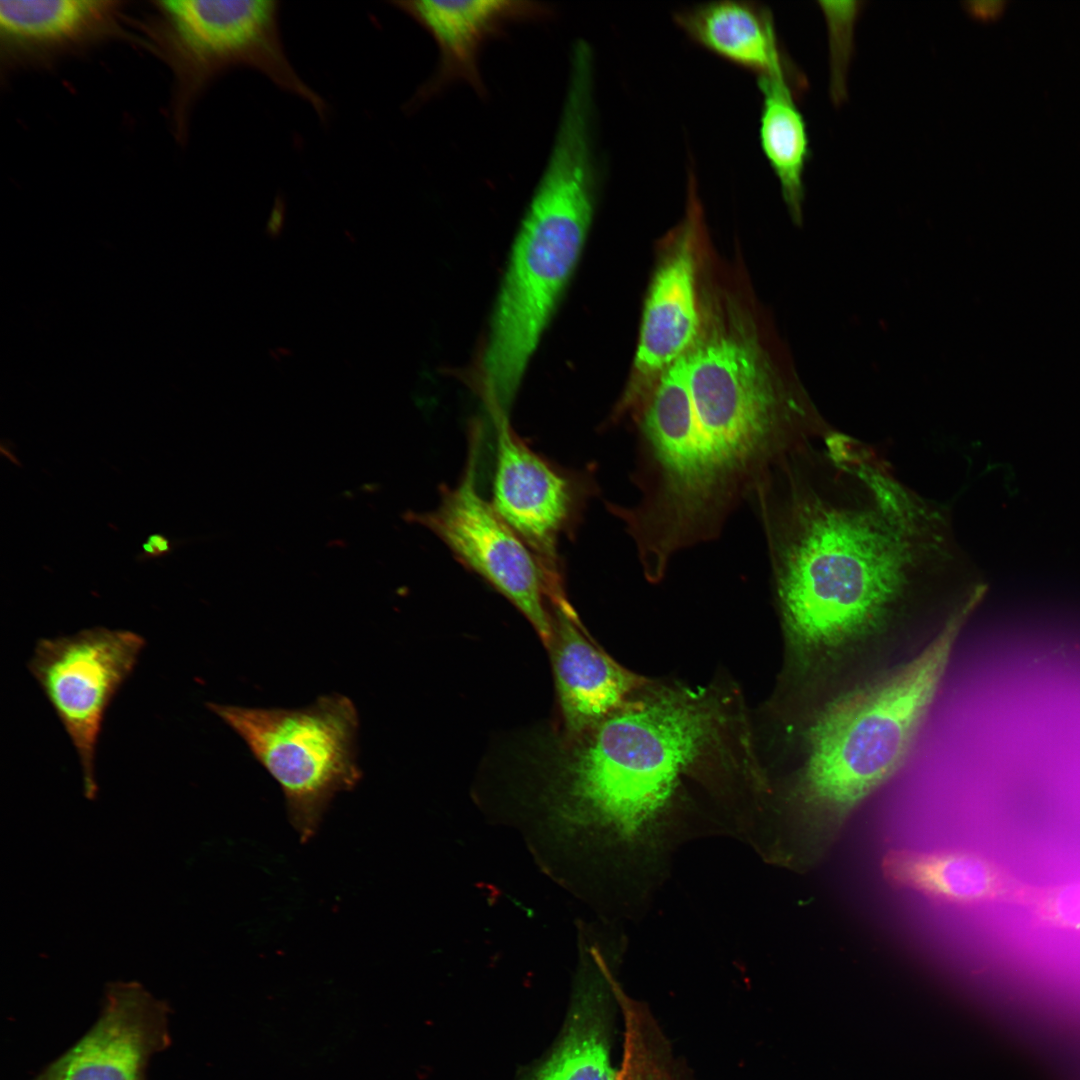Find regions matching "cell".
<instances>
[{"label":"cell","mask_w":1080,"mask_h":1080,"mask_svg":"<svg viewBox=\"0 0 1080 1080\" xmlns=\"http://www.w3.org/2000/svg\"><path fill=\"white\" fill-rule=\"evenodd\" d=\"M754 495L787 628L807 653L872 631L916 584L976 571L943 510L845 434L789 456Z\"/></svg>","instance_id":"6da1fadb"},{"label":"cell","mask_w":1080,"mask_h":1080,"mask_svg":"<svg viewBox=\"0 0 1080 1080\" xmlns=\"http://www.w3.org/2000/svg\"><path fill=\"white\" fill-rule=\"evenodd\" d=\"M593 120L584 104L562 108L521 219L481 360L479 388L492 416L507 415L589 233L599 187Z\"/></svg>","instance_id":"7a4b0ae2"},{"label":"cell","mask_w":1080,"mask_h":1080,"mask_svg":"<svg viewBox=\"0 0 1080 1080\" xmlns=\"http://www.w3.org/2000/svg\"><path fill=\"white\" fill-rule=\"evenodd\" d=\"M714 719L704 698L679 693L608 715L563 758L549 792L551 828L561 836L589 826L639 835L709 741Z\"/></svg>","instance_id":"3957f363"},{"label":"cell","mask_w":1080,"mask_h":1080,"mask_svg":"<svg viewBox=\"0 0 1080 1080\" xmlns=\"http://www.w3.org/2000/svg\"><path fill=\"white\" fill-rule=\"evenodd\" d=\"M975 606L954 610L914 659L819 716L802 779L804 801L815 813L842 821L903 764Z\"/></svg>","instance_id":"277c9868"},{"label":"cell","mask_w":1080,"mask_h":1080,"mask_svg":"<svg viewBox=\"0 0 1080 1080\" xmlns=\"http://www.w3.org/2000/svg\"><path fill=\"white\" fill-rule=\"evenodd\" d=\"M152 5L144 31L173 75L172 115L179 137L200 93L235 67L260 72L327 121V102L298 74L285 51L278 1L165 0Z\"/></svg>","instance_id":"5b68a950"},{"label":"cell","mask_w":1080,"mask_h":1080,"mask_svg":"<svg viewBox=\"0 0 1080 1080\" xmlns=\"http://www.w3.org/2000/svg\"><path fill=\"white\" fill-rule=\"evenodd\" d=\"M241 737L277 781L290 823L302 842L318 831L336 794L362 778L357 762L359 717L354 703L333 693L297 708L207 703Z\"/></svg>","instance_id":"8992f818"},{"label":"cell","mask_w":1080,"mask_h":1080,"mask_svg":"<svg viewBox=\"0 0 1080 1080\" xmlns=\"http://www.w3.org/2000/svg\"><path fill=\"white\" fill-rule=\"evenodd\" d=\"M145 639L129 630L93 627L37 641L28 669L77 752L84 793H97L95 756L113 697L132 673Z\"/></svg>","instance_id":"52a82bcc"},{"label":"cell","mask_w":1080,"mask_h":1080,"mask_svg":"<svg viewBox=\"0 0 1080 1080\" xmlns=\"http://www.w3.org/2000/svg\"><path fill=\"white\" fill-rule=\"evenodd\" d=\"M475 453L462 481L446 489L439 505L415 516L464 566L484 578L518 608L548 647L552 592L528 546L475 486Z\"/></svg>","instance_id":"ba28073f"},{"label":"cell","mask_w":1080,"mask_h":1080,"mask_svg":"<svg viewBox=\"0 0 1080 1080\" xmlns=\"http://www.w3.org/2000/svg\"><path fill=\"white\" fill-rule=\"evenodd\" d=\"M171 1009L136 982L107 985L90 1029L31 1080H146L171 1044Z\"/></svg>","instance_id":"9c48e42d"},{"label":"cell","mask_w":1080,"mask_h":1080,"mask_svg":"<svg viewBox=\"0 0 1080 1080\" xmlns=\"http://www.w3.org/2000/svg\"><path fill=\"white\" fill-rule=\"evenodd\" d=\"M495 422L492 506L534 554L550 588L563 590L557 546L576 515V484L529 448L507 418Z\"/></svg>","instance_id":"30bf717a"},{"label":"cell","mask_w":1080,"mask_h":1080,"mask_svg":"<svg viewBox=\"0 0 1080 1080\" xmlns=\"http://www.w3.org/2000/svg\"><path fill=\"white\" fill-rule=\"evenodd\" d=\"M688 217L673 251L659 266L645 301L633 376L621 401L624 412L639 404L663 372L689 352L699 325L694 240L698 231L697 179L688 175Z\"/></svg>","instance_id":"8fae6325"},{"label":"cell","mask_w":1080,"mask_h":1080,"mask_svg":"<svg viewBox=\"0 0 1080 1080\" xmlns=\"http://www.w3.org/2000/svg\"><path fill=\"white\" fill-rule=\"evenodd\" d=\"M391 5L412 18L435 41L439 60L432 76L408 102L416 109L445 88L463 82L480 96L486 88L479 69L485 45L519 22L543 20L553 15L545 3L508 0L391 1Z\"/></svg>","instance_id":"7c38bea8"},{"label":"cell","mask_w":1080,"mask_h":1080,"mask_svg":"<svg viewBox=\"0 0 1080 1080\" xmlns=\"http://www.w3.org/2000/svg\"><path fill=\"white\" fill-rule=\"evenodd\" d=\"M124 16L120 1H1L2 65L40 66L93 46L118 35Z\"/></svg>","instance_id":"4fadbf2b"},{"label":"cell","mask_w":1080,"mask_h":1080,"mask_svg":"<svg viewBox=\"0 0 1080 1080\" xmlns=\"http://www.w3.org/2000/svg\"><path fill=\"white\" fill-rule=\"evenodd\" d=\"M551 651L565 730L578 736L623 706L638 679L585 633L569 602L551 607Z\"/></svg>","instance_id":"5bb4252c"},{"label":"cell","mask_w":1080,"mask_h":1080,"mask_svg":"<svg viewBox=\"0 0 1080 1080\" xmlns=\"http://www.w3.org/2000/svg\"><path fill=\"white\" fill-rule=\"evenodd\" d=\"M881 870L897 888L957 906L1018 905L1026 884L993 860L969 850H890L881 861Z\"/></svg>","instance_id":"9a60e30c"},{"label":"cell","mask_w":1080,"mask_h":1080,"mask_svg":"<svg viewBox=\"0 0 1080 1080\" xmlns=\"http://www.w3.org/2000/svg\"><path fill=\"white\" fill-rule=\"evenodd\" d=\"M673 20L697 45L757 79L786 75L801 81L780 47L771 10L760 3L706 2L676 11Z\"/></svg>","instance_id":"2e32d148"},{"label":"cell","mask_w":1080,"mask_h":1080,"mask_svg":"<svg viewBox=\"0 0 1080 1080\" xmlns=\"http://www.w3.org/2000/svg\"><path fill=\"white\" fill-rule=\"evenodd\" d=\"M582 969L560 1039L529 1080H617L611 1062L614 981L598 952Z\"/></svg>","instance_id":"e0dca14e"},{"label":"cell","mask_w":1080,"mask_h":1080,"mask_svg":"<svg viewBox=\"0 0 1080 1080\" xmlns=\"http://www.w3.org/2000/svg\"><path fill=\"white\" fill-rule=\"evenodd\" d=\"M762 94L759 138L762 151L776 175L784 202L796 223L802 219L804 171L809 160V137L797 107L794 85L786 75L757 79Z\"/></svg>","instance_id":"ac0fdd59"},{"label":"cell","mask_w":1080,"mask_h":1080,"mask_svg":"<svg viewBox=\"0 0 1080 1080\" xmlns=\"http://www.w3.org/2000/svg\"><path fill=\"white\" fill-rule=\"evenodd\" d=\"M1018 905L1043 925L1080 932V883L1035 886L1026 883Z\"/></svg>","instance_id":"d6986e66"},{"label":"cell","mask_w":1080,"mask_h":1080,"mask_svg":"<svg viewBox=\"0 0 1080 1080\" xmlns=\"http://www.w3.org/2000/svg\"><path fill=\"white\" fill-rule=\"evenodd\" d=\"M142 548L144 558H158L171 551V543L164 535L153 534L148 537Z\"/></svg>","instance_id":"ffe728a7"},{"label":"cell","mask_w":1080,"mask_h":1080,"mask_svg":"<svg viewBox=\"0 0 1080 1080\" xmlns=\"http://www.w3.org/2000/svg\"><path fill=\"white\" fill-rule=\"evenodd\" d=\"M970 10L974 15L982 18H993L1001 13L1004 9L1005 1H986V2H974Z\"/></svg>","instance_id":"44dd1931"}]
</instances>
